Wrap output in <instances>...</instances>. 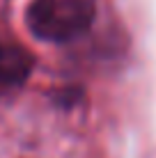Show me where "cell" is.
Listing matches in <instances>:
<instances>
[{
	"instance_id": "6da1fadb",
	"label": "cell",
	"mask_w": 156,
	"mask_h": 158,
	"mask_svg": "<svg viewBox=\"0 0 156 158\" xmlns=\"http://www.w3.org/2000/svg\"><path fill=\"white\" fill-rule=\"evenodd\" d=\"M94 16V0H32L25 12V23L37 39L67 44L92 28Z\"/></svg>"
},
{
	"instance_id": "7a4b0ae2",
	"label": "cell",
	"mask_w": 156,
	"mask_h": 158,
	"mask_svg": "<svg viewBox=\"0 0 156 158\" xmlns=\"http://www.w3.org/2000/svg\"><path fill=\"white\" fill-rule=\"evenodd\" d=\"M32 71V55L16 44L0 39V96L19 89Z\"/></svg>"
}]
</instances>
